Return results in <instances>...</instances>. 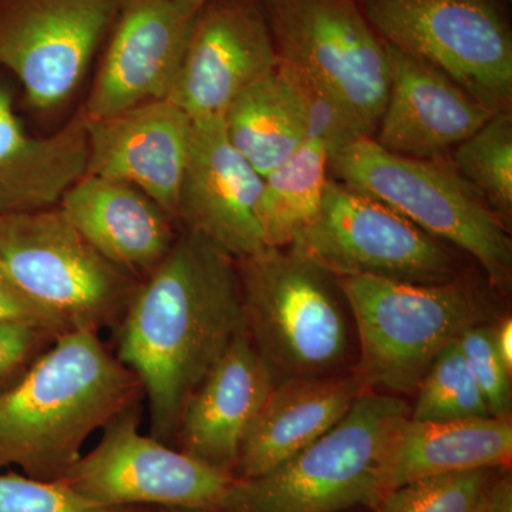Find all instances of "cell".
I'll return each mask as SVG.
<instances>
[{"instance_id":"cell-15","label":"cell","mask_w":512,"mask_h":512,"mask_svg":"<svg viewBox=\"0 0 512 512\" xmlns=\"http://www.w3.org/2000/svg\"><path fill=\"white\" fill-rule=\"evenodd\" d=\"M264 177L232 146L224 117L192 120L177 221L235 259L266 248L256 217Z\"/></svg>"},{"instance_id":"cell-23","label":"cell","mask_w":512,"mask_h":512,"mask_svg":"<svg viewBox=\"0 0 512 512\" xmlns=\"http://www.w3.org/2000/svg\"><path fill=\"white\" fill-rule=\"evenodd\" d=\"M222 117L228 140L261 177L288 160L309 133L305 97L279 66L242 90Z\"/></svg>"},{"instance_id":"cell-20","label":"cell","mask_w":512,"mask_h":512,"mask_svg":"<svg viewBox=\"0 0 512 512\" xmlns=\"http://www.w3.org/2000/svg\"><path fill=\"white\" fill-rule=\"evenodd\" d=\"M356 373L275 384L242 443L234 478L269 473L336 426L366 392Z\"/></svg>"},{"instance_id":"cell-28","label":"cell","mask_w":512,"mask_h":512,"mask_svg":"<svg viewBox=\"0 0 512 512\" xmlns=\"http://www.w3.org/2000/svg\"><path fill=\"white\" fill-rule=\"evenodd\" d=\"M158 507L107 505L90 500L63 481L0 473V512H156Z\"/></svg>"},{"instance_id":"cell-2","label":"cell","mask_w":512,"mask_h":512,"mask_svg":"<svg viewBox=\"0 0 512 512\" xmlns=\"http://www.w3.org/2000/svg\"><path fill=\"white\" fill-rule=\"evenodd\" d=\"M144 390L93 330L60 333L16 386L0 394V471L59 481L86 440L141 406Z\"/></svg>"},{"instance_id":"cell-27","label":"cell","mask_w":512,"mask_h":512,"mask_svg":"<svg viewBox=\"0 0 512 512\" xmlns=\"http://www.w3.org/2000/svg\"><path fill=\"white\" fill-rule=\"evenodd\" d=\"M497 468L421 478L384 495L377 512H485Z\"/></svg>"},{"instance_id":"cell-1","label":"cell","mask_w":512,"mask_h":512,"mask_svg":"<svg viewBox=\"0 0 512 512\" xmlns=\"http://www.w3.org/2000/svg\"><path fill=\"white\" fill-rule=\"evenodd\" d=\"M244 330L237 259L181 229L113 329L114 353L143 386L150 436L174 446L191 394Z\"/></svg>"},{"instance_id":"cell-24","label":"cell","mask_w":512,"mask_h":512,"mask_svg":"<svg viewBox=\"0 0 512 512\" xmlns=\"http://www.w3.org/2000/svg\"><path fill=\"white\" fill-rule=\"evenodd\" d=\"M328 165L325 141L308 134L288 160L264 177L256 217L265 247L288 248L319 217Z\"/></svg>"},{"instance_id":"cell-21","label":"cell","mask_w":512,"mask_h":512,"mask_svg":"<svg viewBox=\"0 0 512 512\" xmlns=\"http://www.w3.org/2000/svg\"><path fill=\"white\" fill-rule=\"evenodd\" d=\"M83 109L52 136H30L0 84V214L60 204L87 173L89 140Z\"/></svg>"},{"instance_id":"cell-8","label":"cell","mask_w":512,"mask_h":512,"mask_svg":"<svg viewBox=\"0 0 512 512\" xmlns=\"http://www.w3.org/2000/svg\"><path fill=\"white\" fill-rule=\"evenodd\" d=\"M279 64L328 93L362 137H373L389 94L382 37L357 0H261Z\"/></svg>"},{"instance_id":"cell-34","label":"cell","mask_w":512,"mask_h":512,"mask_svg":"<svg viewBox=\"0 0 512 512\" xmlns=\"http://www.w3.org/2000/svg\"><path fill=\"white\" fill-rule=\"evenodd\" d=\"M156 512H218L217 510H210V508H180V507H158Z\"/></svg>"},{"instance_id":"cell-35","label":"cell","mask_w":512,"mask_h":512,"mask_svg":"<svg viewBox=\"0 0 512 512\" xmlns=\"http://www.w3.org/2000/svg\"><path fill=\"white\" fill-rule=\"evenodd\" d=\"M510 2H511V0H510Z\"/></svg>"},{"instance_id":"cell-29","label":"cell","mask_w":512,"mask_h":512,"mask_svg":"<svg viewBox=\"0 0 512 512\" xmlns=\"http://www.w3.org/2000/svg\"><path fill=\"white\" fill-rule=\"evenodd\" d=\"M457 343L483 393L490 416L511 420L512 372L495 349L493 322L467 329Z\"/></svg>"},{"instance_id":"cell-14","label":"cell","mask_w":512,"mask_h":512,"mask_svg":"<svg viewBox=\"0 0 512 512\" xmlns=\"http://www.w3.org/2000/svg\"><path fill=\"white\" fill-rule=\"evenodd\" d=\"M278 63L261 0H207L167 100L192 120L222 117L242 90Z\"/></svg>"},{"instance_id":"cell-4","label":"cell","mask_w":512,"mask_h":512,"mask_svg":"<svg viewBox=\"0 0 512 512\" xmlns=\"http://www.w3.org/2000/svg\"><path fill=\"white\" fill-rule=\"evenodd\" d=\"M328 174L470 256L494 289L501 295L510 292L511 228L458 173L450 157L397 156L362 137L329 154Z\"/></svg>"},{"instance_id":"cell-17","label":"cell","mask_w":512,"mask_h":512,"mask_svg":"<svg viewBox=\"0 0 512 512\" xmlns=\"http://www.w3.org/2000/svg\"><path fill=\"white\" fill-rule=\"evenodd\" d=\"M384 45L389 94L372 137L384 150L417 160L450 157L495 114L440 70Z\"/></svg>"},{"instance_id":"cell-10","label":"cell","mask_w":512,"mask_h":512,"mask_svg":"<svg viewBox=\"0 0 512 512\" xmlns=\"http://www.w3.org/2000/svg\"><path fill=\"white\" fill-rule=\"evenodd\" d=\"M288 248L336 279L373 276L433 285L470 269L464 262L470 256L383 201L330 177L319 217Z\"/></svg>"},{"instance_id":"cell-12","label":"cell","mask_w":512,"mask_h":512,"mask_svg":"<svg viewBox=\"0 0 512 512\" xmlns=\"http://www.w3.org/2000/svg\"><path fill=\"white\" fill-rule=\"evenodd\" d=\"M124 0H0V67L32 109L50 113L79 89Z\"/></svg>"},{"instance_id":"cell-5","label":"cell","mask_w":512,"mask_h":512,"mask_svg":"<svg viewBox=\"0 0 512 512\" xmlns=\"http://www.w3.org/2000/svg\"><path fill=\"white\" fill-rule=\"evenodd\" d=\"M409 404L366 390L328 433L284 464L248 480L235 478L218 512H340L382 500L384 454Z\"/></svg>"},{"instance_id":"cell-25","label":"cell","mask_w":512,"mask_h":512,"mask_svg":"<svg viewBox=\"0 0 512 512\" xmlns=\"http://www.w3.org/2000/svg\"><path fill=\"white\" fill-rule=\"evenodd\" d=\"M458 173L511 228L512 111L495 113L450 154Z\"/></svg>"},{"instance_id":"cell-16","label":"cell","mask_w":512,"mask_h":512,"mask_svg":"<svg viewBox=\"0 0 512 512\" xmlns=\"http://www.w3.org/2000/svg\"><path fill=\"white\" fill-rule=\"evenodd\" d=\"M86 124V174L133 185L177 221L191 117L170 100H160Z\"/></svg>"},{"instance_id":"cell-7","label":"cell","mask_w":512,"mask_h":512,"mask_svg":"<svg viewBox=\"0 0 512 512\" xmlns=\"http://www.w3.org/2000/svg\"><path fill=\"white\" fill-rule=\"evenodd\" d=\"M0 272L69 330H113L140 282L107 261L59 204L0 214Z\"/></svg>"},{"instance_id":"cell-30","label":"cell","mask_w":512,"mask_h":512,"mask_svg":"<svg viewBox=\"0 0 512 512\" xmlns=\"http://www.w3.org/2000/svg\"><path fill=\"white\" fill-rule=\"evenodd\" d=\"M59 335L36 323L0 320V394L16 386Z\"/></svg>"},{"instance_id":"cell-32","label":"cell","mask_w":512,"mask_h":512,"mask_svg":"<svg viewBox=\"0 0 512 512\" xmlns=\"http://www.w3.org/2000/svg\"><path fill=\"white\" fill-rule=\"evenodd\" d=\"M495 349L504 365L512 372V319L510 315H501L493 322Z\"/></svg>"},{"instance_id":"cell-31","label":"cell","mask_w":512,"mask_h":512,"mask_svg":"<svg viewBox=\"0 0 512 512\" xmlns=\"http://www.w3.org/2000/svg\"><path fill=\"white\" fill-rule=\"evenodd\" d=\"M0 320L36 323L59 333L66 332L57 320L40 311L25 296L20 295L2 272H0Z\"/></svg>"},{"instance_id":"cell-9","label":"cell","mask_w":512,"mask_h":512,"mask_svg":"<svg viewBox=\"0 0 512 512\" xmlns=\"http://www.w3.org/2000/svg\"><path fill=\"white\" fill-rule=\"evenodd\" d=\"M377 35L493 113L512 111L510 0H357Z\"/></svg>"},{"instance_id":"cell-33","label":"cell","mask_w":512,"mask_h":512,"mask_svg":"<svg viewBox=\"0 0 512 512\" xmlns=\"http://www.w3.org/2000/svg\"><path fill=\"white\" fill-rule=\"evenodd\" d=\"M485 512H512V484L510 477L498 478L490 504Z\"/></svg>"},{"instance_id":"cell-3","label":"cell","mask_w":512,"mask_h":512,"mask_svg":"<svg viewBox=\"0 0 512 512\" xmlns=\"http://www.w3.org/2000/svg\"><path fill=\"white\" fill-rule=\"evenodd\" d=\"M355 320L356 376L367 390L412 393L441 350L467 329L503 315L497 289L471 269L451 281L419 285L373 276L338 278Z\"/></svg>"},{"instance_id":"cell-11","label":"cell","mask_w":512,"mask_h":512,"mask_svg":"<svg viewBox=\"0 0 512 512\" xmlns=\"http://www.w3.org/2000/svg\"><path fill=\"white\" fill-rule=\"evenodd\" d=\"M140 421L141 406L111 421L59 481L101 504L215 510L235 478L141 434Z\"/></svg>"},{"instance_id":"cell-18","label":"cell","mask_w":512,"mask_h":512,"mask_svg":"<svg viewBox=\"0 0 512 512\" xmlns=\"http://www.w3.org/2000/svg\"><path fill=\"white\" fill-rule=\"evenodd\" d=\"M275 384L247 332L239 333L185 404L174 447L234 477L249 427Z\"/></svg>"},{"instance_id":"cell-6","label":"cell","mask_w":512,"mask_h":512,"mask_svg":"<svg viewBox=\"0 0 512 512\" xmlns=\"http://www.w3.org/2000/svg\"><path fill=\"white\" fill-rule=\"evenodd\" d=\"M245 332L275 383L338 375L350 350L335 276L291 248L237 259Z\"/></svg>"},{"instance_id":"cell-19","label":"cell","mask_w":512,"mask_h":512,"mask_svg":"<svg viewBox=\"0 0 512 512\" xmlns=\"http://www.w3.org/2000/svg\"><path fill=\"white\" fill-rule=\"evenodd\" d=\"M59 205L107 261L138 282L164 261L181 231L144 192L97 175H83Z\"/></svg>"},{"instance_id":"cell-22","label":"cell","mask_w":512,"mask_h":512,"mask_svg":"<svg viewBox=\"0 0 512 512\" xmlns=\"http://www.w3.org/2000/svg\"><path fill=\"white\" fill-rule=\"evenodd\" d=\"M511 420L414 421L394 431L384 454L380 493L421 478L511 464Z\"/></svg>"},{"instance_id":"cell-26","label":"cell","mask_w":512,"mask_h":512,"mask_svg":"<svg viewBox=\"0 0 512 512\" xmlns=\"http://www.w3.org/2000/svg\"><path fill=\"white\" fill-rule=\"evenodd\" d=\"M410 409L414 421H458L491 417L480 387L456 342L441 350L417 386Z\"/></svg>"},{"instance_id":"cell-13","label":"cell","mask_w":512,"mask_h":512,"mask_svg":"<svg viewBox=\"0 0 512 512\" xmlns=\"http://www.w3.org/2000/svg\"><path fill=\"white\" fill-rule=\"evenodd\" d=\"M207 0H124L83 106L106 119L167 100L195 18Z\"/></svg>"}]
</instances>
